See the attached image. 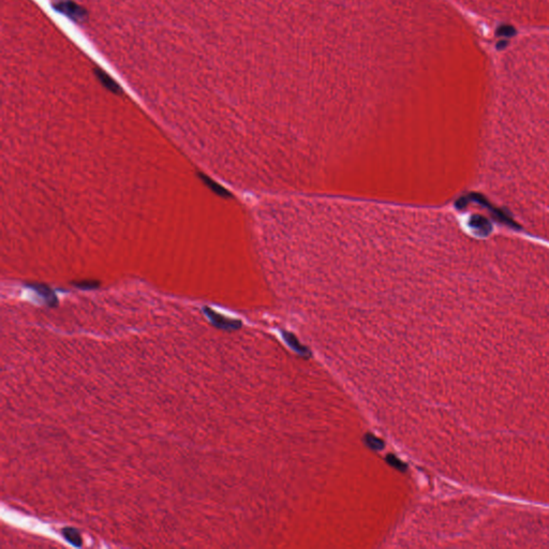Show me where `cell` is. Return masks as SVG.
I'll return each instance as SVG.
<instances>
[{
  "mask_svg": "<svg viewBox=\"0 0 549 549\" xmlns=\"http://www.w3.org/2000/svg\"><path fill=\"white\" fill-rule=\"evenodd\" d=\"M60 533L63 536V539L70 543L72 546L77 548H80L83 546V539L77 529L66 527L60 530Z\"/></svg>",
  "mask_w": 549,
  "mask_h": 549,
  "instance_id": "3",
  "label": "cell"
},
{
  "mask_svg": "<svg viewBox=\"0 0 549 549\" xmlns=\"http://www.w3.org/2000/svg\"><path fill=\"white\" fill-rule=\"evenodd\" d=\"M73 285L78 288H83V290H92V288H98V287H99V282L95 280H83V281L74 282Z\"/></svg>",
  "mask_w": 549,
  "mask_h": 549,
  "instance_id": "5",
  "label": "cell"
},
{
  "mask_svg": "<svg viewBox=\"0 0 549 549\" xmlns=\"http://www.w3.org/2000/svg\"><path fill=\"white\" fill-rule=\"evenodd\" d=\"M198 175H199V177L201 178V181L203 182V183L206 184V186H207L208 188H209V189L211 190V191L215 192L216 194L220 195V196H224V198H225V196H231V193L228 191L227 189H225V188L222 187V186H220V184H219V183H217L213 182L212 179L208 177L207 175L203 174V173H199Z\"/></svg>",
  "mask_w": 549,
  "mask_h": 549,
  "instance_id": "4",
  "label": "cell"
},
{
  "mask_svg": "<svg viewBox=\"0 0 549 549\" xmlns=\"http://www.w3.org/2000/svg\"><path fill=\"white\" fill-rule=\"evenodd\" d=\"M27 286L31 288L33 291H36L39 295L44 299L46 305L50 306V307H57V305H58V298H57L56 294L50 287L42 285V283H29V285Z\"/></svg>",
  "mask_w": 549,
  "mask_h": 549,
  "instance_id": "2",
  "label": "cell"
},
{
  "mask_svg": "<svg viewBox=\"0 0 549 549\" xmlns=\"http://www.w3.org/2000/svg\"><path fill=\"white\" fill-rule=\"evenodd\" d=\"M203 311H204V314H206V316L211 322V324L215 326L216 328L231 332V331H236V329H239L241 327V322L240 321L228 319V317L219 314L218 312L213 311L209 307H204Z\"/></svg>",
  "mask_w": 549,
  "mask_h": 549,
  "instance_id": "1",
  "label": "cell"
}]
</instances>
